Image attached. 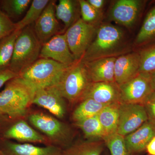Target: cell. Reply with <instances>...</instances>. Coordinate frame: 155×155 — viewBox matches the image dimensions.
<instances>
[{
  "instance_id": "cell-1",
  "label": "cell",
  "mask_w": 155,
  "mask_h": 155,
  "mask_svg": "<svg viewBox=\"0 0 155 155\" xmlns=\"http://www.w3.org/2000/svg\"><path fill=\"white\" fill-rule=\"evenodd\" d=\"M35 90L19 77L9 81L0 92V116L20 119L32 104Z\"/></svg>"
},
{
  "instance_id": "cell-2",
  "label": "cell",
  "mask_w": 155,
  "mask_h": 155,
  "mask_svg": "<svg viewBox=\"0 0 155 155\" xmlns=\"http://www.w3.org/2000/svg\"><path fill=\"white\" fill-rule=\"evenodd\" d=\"M123 40L124 33L121 28L112 24H102L97 28L94 39L79 61L86 63L115 57L114 55L121 48Z\"/></svg>"
},
{
  "instance_id": "cell-3",
  "label": "cell",
  "mask_w": 155,
  "mask_h": 155,
  "mask_svg": "<svg viewBox=\"0 0 155 155\" xmlns=\"http://www.w3.org/2000/svg\"><path fill=\"white\" fill-rule=\"evenodd\" d=\"M68 67L51 59L40 58L18 77L36 91L56 85Z\"/></svg>"
},
{
  "instance_id": "cell-4",
  "label": "cell",
  "mask_w": 155,
  "mask_h": 155,
  "mask_svg": "<svg viewBox=\"0 0 155 155\" xmlns=\"http://www.w3.org/2000/svg\"><path fill=\"white\" fill-rule=\"evenodd\" d=\"M42 47L31 25L21 31L14 45L9 69L19 75L39 59Z\"/></svg>"
},
{
  "instance_id": "cell-5",
  "label": "cell",
  "mask_w": 155,
  "mask_h": 155,
  "mask_svg": "<svg viewBox=\"0 0 155 155\" xmlns=\"http://www.w3.org/2000/svg\"><path fill=\"white\" fill-rule=\"evenodd\" d=\"M84 64L78 61L68 67L56 86L71 104L81 102L92 83Z\"/></svg>"
},
{
  "instance_id": "cell-6",
  "label": "cell",
  "mask_w": 155,
  "mask_h": 155,
  "mask_svg": "<svg viewBox=\"0 0 155 155\" xmlns=\"http://www.w3.org/2000/svg\"><path fill=\"white\" fill-rule=\"evenodd\" d=\"M29 122L44 134L54 146H66L72 140L71 128L67 124L53 116L43 113H36L29 116Z\"/></svg>"
},
{
  "instance_id": "cell-7",
  "label": "cell",
  "mask_w": 155,
  "mask_h": 155,
  "mask_svg": "<svg viewBox=\"0 0 155 155\" xmlns=\"http://www.w3.org/2000/svg\"><path fill=\"white\" fill-rule=\"evenodd\" d=\"M0 116V140L13 139L20 142L49 143L48 139L22 120Z\"/></svg>"
},
{
  "instance_id": "cell-8",
  "label": "cell",
  "mask_w": 155,
  "mask_h": 155,
  "mask_svg": "<svg viewBox=\"0 0 155 155\" xmlns=\"http://www.w3.org/2000/svg\"><path fill=\"white\" fill-rule=\"evenodd\" d=\"M96 26L80 18L65 32L70 51L77 61L82 58L96 35Z\"/></svg>"
},
{
  "instance_id": "cell-9",
  "label": "cell",
  "mask_w": 155,
  "mask_h": 155,
  "mask_svg": "<svg viewBox=\"0 0 155 155\" xmlns=\"http://www.w3.org/2000/svg\"><path fill=\"white\" fill-rule=\"evenodd\" d=\"M119 86L121 103L143 105L153 91L151 84V74L142 72Z\"/></svg>"
},
{
  "instance_id": "cell-10",
  "label": "cell",
  "mask_w": 155,
  "mask_h": 155,
  "mask_svg": "<svg viewBox=\"0 0 155 155\" xmlns=\"http://www.w3.org/2000/svg\"><path fill=\"white\" fill-rule=\"evenodd\" d=\"M148 120L146 111L142 104L121 103L117 133L125 137L138 129Z\"/></svg>"
},
{
  "instance_id": "cell-11",
  "label": "cell",
  "mask_w": 155,
  "mask_h": 155,
  "mask_svg": "<svg viewBox=\"0 0 155 155\" xmlns=\"http://www.w3.org/2000/svg\"><path fill=\"white\" fill-rule=\"evenodd\" d=\"M39 58L51 59L67 67L77 61L69 49L65 33L56 35L42 45Z\"/></svg>"
},
{
  "instance_id": "cell-12",
  "label": "cell",
  "mask_w": 155,
  "mask_h": 155,
  "mask_svg": "<svg viewBox=\"0 0 155 155\" xmlns=\"http://www.w3.org/2000/svg\"><path fill=\"white\" fill-rule=\"evenodd\" d=\"M65 99L56 85L36 90L32 104L46 109L54 116L62 119L66 113Z\"/></svg>"
},
{
  "instance_id": "cell-13",
  "label": "cell",
  "mask_w": 155,
  "mask_h": 155,
  "mask_svg": "<svg viewBox=\"0 0 155 155\" xmlns=\"http://www.w3.org/2000/svg\"><path fill=\"white\" fill-rule=\"evenodd\" d=\"M56 2L50 1L33 26L35 32L42 45L59 34L60 25L56 16Z\"/></svg>"
},
{
  "instance_id": "cell-14",
  "label": "cell",
  "mask_w": 155,
  "mask_h": 155,
  "mask_svg": "<svg viewBox=\"0 0 155 155\" xmlns=\"http://www.w3.org/2000/svg\"><path fill=\"white\" fill-rule=\"evenodd\" d=\"M142 7L139 0H119L114 3L110 12V19L119 25L130 27L134 24Z\"/></svg>"
},
{
  "instance_id": "cell-15",
  "label": "cell",
  "mask_w": 155,
  "mask_h": 155,
  "mask_svg": "<svg viewBox=\"0 0 155 155\" xmlns=\"http://www.w3.org/2000/svg\"><path fill=\"white\" fill-rule=\"evenodd\" d=\"M0 149L4 155H63V150L53 145L40 147L6 140H0Z\"/></svg>"
},
{
  "instance_id": "cell-16",
  "label": "cell",
  "mask_w": 155,
  "mask_h": 155,
  "mask_svg": "<svg viewBox=\"0 0 155 155\" xmlns=\"http://www.w3.org/2000/svg\"><path fill=\"white\" fill-rule=\"evenodd\" d=\"M155 136V124L148 120L135 131L125 137L130 155H140L146 150L148 144Z\"/></svg>"
},
{
  "instance_id": "cell-17",
  "label": "cell",
  "mask_w": 155,
  "mask_h": 155,
  "mask_svg": "<svg viewBox=\"0 0 155 155\" xmlns=\"http://www.w3.org/2000/svg\"><path fill=\"white\" fill-rule=\"evenodd\" d=\"M140 63L139 53L134 52L117 57L114 67L115 82L119 85L137 75Z\"/></svg>"
},
{
  "instance_id": "cell-18",
  "label": "cell",
  "mask_w": 155,
  "mask_h": 155,
  "mask_svg": "<svg viewBox=\"0 0 155 155\" xmlns=\"http://www.w3.org/2000/svg\"><path fill=\"white\" fill-rule=\"evenodd\" d=\"M86 98L107 105L121 103L119 86L116 82H92L84 99Z\"/></svg>"
},
{
  "instance_id": "cell-19",
  "label": "cell",
  "mask_w": 155,
  "mask_h": 155,
  "mask_svg": "<svg viewBox=\"0 0 155 155\" xmlns=\"http://www.w3.org/2000/svg\"><path fill=\"white\" fill-rule=\"evenodd\" d=\"M116 57L100 58L83 63L92 82H115Z\"/></svg>"
},
{
  "instance_id": "cell-20",
  "label": "cell",
  "mask_w": 155,
  "mask_h": 155,
  "mask_svg": "<svg viewBox=\"0 0 155 155\" xmlns=\"http://www.w3.org/2000/svg\"><path fill=\"white\" fill-rule=\"evenodd\" d=\"M78 9H80L78 1L60 0L56 5V17L64 23V30H67L80 19Z\"/></svg>"
},
{
  "instance_id": "cell-21",
  "label": "cell",
  "mask_w": 155,
  "mask_h": 155,
  "mask_svg": "<svg viewBox=\"0 0 155 155\" xmlns=\"http://www.w3.org/2000/svg\"><path fill=\"white\" fill-rule=\"evenodd\" d=\"M121 103L106 106L97 115L107 135L117 133Z\"/></svg>"
},
{
  "instance_id": "cell-22",
  "label": "cell",
  "mask_w": 155,
  "mask_h": 155,
  "mask_svg": "<svg viewBox=\"0 0 155 155\" xmlns=\"http://www.w3.org/2000/svg\"><path fill=\"white\" fill-rule=\"evenodd\" d=\"M104 143L100 140L78 143L63 150V155H101L104 150Z\"/></svg>"
},
{
  "instance_id": "cell-23",
  "label": "cell",
  "mask_w": 155,
  "mask_h": 155,
  "mask_svg": "<svg viewBox=\"0 0 155 155\" xmlns=\"http://www.w3.org/2000/svg\"><path fill=\"white\" fill-rule=\"evenodd\" d=\"M21 31L16 29L0 40V71L9 69L13 57L15 41Z\"/></svg>"
},
{
  "instance_id": "cell-24",
  "label": "cell",
  "mask_w": 155,
  "mask_h": 155,
  "mask_svg": "<svg viewBox=\"0 0 155 155\" xmlns=\"http://www.w3.org/2000/svg\"><path fill=\"white\" fill-rule=\"evenodd\" d=\"M75 123L82 130L86 138L103 140L107 136L97 115L77 121Z\"/></svg>"
},
{
  "instance_id": "cell-25",
  "label": "cell",
  "mask_w": 155,
  "mask_h": 155,
  "mask_svg": "<svg viewBox=\"0 0 155 155\" xmlns=\"http://www.w3.org/2000/svg\"><path fill=\"white\" fill-rule=\"evenodd\" d=\"M80 102L72 114V119L75 122L97 116L107 106L90 98L84 99Z\"/></svg>"
},
{
  "instance_id": "cell-26",
  "label": "cell",
  "mask_w": 155,
  "mask_h": 155,
  "mask_svg": "<svg viewBox=\"0 0 155 155\" xmlns=\"http://www.w3.org/2000/svg\"><path fill=\"white\" fill-rule=\"evenodd\" d=\"M49 2V0L32 1L30 8L24 17L15 23L16 30H22L25 27L35 23Z\"/></svg>"
},
{
  "instance_id": "cell-27",
  "label": "cell",
  "mask_w": 155,
  "mask_h": 155,
  "mask_svg": "<svg viewBox=\"0 0 155 155\" xmlns=\"http://www.w3.org/2000/svg\"><path fill=\"white\" fill-rule=\"evenodd\" d=\"M155 38V7L147 14L135 40L136 44L142 45Z\"/></svg>"
},
{
  "instance_id": "cell-28",
  "label": "cell",
  "mask_w": 155,
  "mask_h": 155,
  "mask_svg": "<svg viewBox=\"0 0 155 155\" xmlns=\"http://www.w3.org/2000/svg\"><path fill=\"white\" fill-rule=\"evenodd\" d=\"M103 140L110 150L111 155H130L124 137L116 133L106 136Z\"/></svg>"
},
{
  "instance_id": "cell-29",
  "label": "cell",
  "mask_w": 155,
  "mask_h": 155,
  "mask_svg": "<svg viewBox=\"0 0 155 155\" xmlns=\"http://www.w3.org/2000/svg\"><path fill=\"white\" fill-rule=\"evenodd\" d=\"M31 2L30 0H7L2 1V6L9 18L17 17L23 14Z\"/></svg>"
},
{
  "instance_id": "cell-30",
  "label": "cell",
  "mask_w": 155,
  "mask_h": 155,
  "mask_svg": "<svg viewBox=\"0 0 155 155\" xmlns=\"http://www.w3.org/2000/svg\"><path fill=\"white\" fill-rule=\"evenodd\" d=\"M139 54V72L151 74L155 72V45L143 50Z\"/></svg>"
},
{
  "instance_id": "cell-31",
  "label": "cell",
  "mask_w": 155,
  "mask_h": 155,
  "mask_svg": "<svg viewBox=\"0 0 155 155\" xmlns=\"http://www.w3.org/2000/svg\"><path fill=\"white\" fill-rule=\"evenodd\" d=\"M81 19L84 22L96 26L102 17V12L97 11L85 0H79Z\"/></svg>"
},
{
  "instance_id": "cell-32",
  "label": "cell",
  "mask_w": 155,
  "mask_h": 155,
  "mask_svg": "<svg viewBox=\"0 0 155 155\" xmlns=\"http://www.w3.org/2000/svg\"><path fill=\"white\" fill-rule=\"evenodd\" d=\"M15 30V23L0 9V40Z\"/></svg>"
},
{
  "instance_id": "cell-33",
  "label": "cell",
  "mask_w": 155,
  "mask_h": 155,
  "mask_svg": "<svg viewBox=\"0 0 155 155\" xmlns=\"http://www.w3.org/2000/svg\"><path fill=\"white\" fill-rule=\"evenodd\" d=\"M144 107L148 120L155 124V92L153 91L144 101Z\"/></svg>"
},
{
  "instance_id": "cell-34",
  "label": "cell",
  "mask_w": 155,
  "mask_h": 155,
  "mask_svg": "<svg viewBox=\"0 0 155 155\" xmlns=\"http://www.w3.org/2000/svg\"><path fill=\"white\" fill-rule=\"evenodd\" d=\"M18 75L10 69L0 71V89L9 81L17 77Z\"/></svg>"
},
{
  "instance_id": "cell-35",
  "label": "cell",
  "mask_w": 155,
  "mask_h": 155,
  "mask_svg": "<svg viewBox=\"0 0 155 155\" xmlns=\"http://www.w3.org/2000/svg\"><path fill=\"white\" fill-rule=\"evenodd\" d=\"M87 2L95 9L101 12L106 2L104 0H87Z\"/></svg>"
},
{
  "instance_id": "cell-36",
  "label": "cell",
  "mask_w": 155,
  "mask_h": 155,
  "mask_svg": "<svg viewBox=\"0 0 155 155\" xmlns=\"http://www.w3.org/2000/svg\"><path fill=\"white\" fill-rule=\"evenodd\" d=\"M146 151L149 155H155V136L148 144Z\"/></svg>"
},
{
  "instance_id": "cell-37",
  "label": "cell",
  "mask_w": 155,
  "mask_h": 155,
  "mask_svg": "<svg viewBox=\"0 0 155 155\" xmlns=\"http://www.w3.org/2000/svg\"><path fill=\"white\" fill-rule=\"evenodd\" d=\"M151 84L153 91L155 92V72L151 74Z\"/></svg>"
},
{
  "instance_id": "cell-38",
  "label": "cell",
  "mask_w": 155,
  "mask_h": 155,
  "mask_svg": "<svg viewBox=\"0 0 155 155\" xmlns=\"http://www.w3.org/2000/svg\"><path fill=\"white\" fill-rule=\"evenodd\" d=\"M0 155H4L1 149H0Z\"/></svg>"
}]
</instances>
